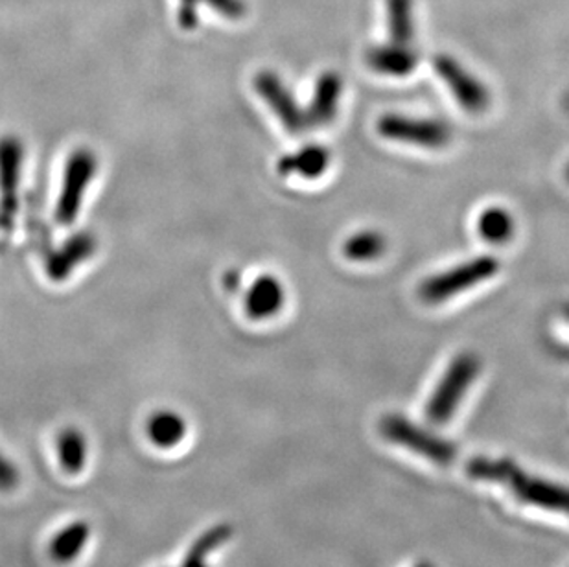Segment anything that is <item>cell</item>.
<instances>
[{
  "label": "cell",
  "instance_id": "5bb4252c",
  "mask_svg": "<svg viewBox=\"0 0 569 567\" xmlns=\"http://www.w3.org/2000/svg\"><path fill=\"white\" fill-rule=\"evenodd\" d=\"M330 165V151L325 146L308 145L297 153L284 156L279 161L280 176H299L302 179H317Z\"/></svg>",
  "mask_w": 569,
  "mask_h": 567
},
{
  "label": "cell",
  "instance_id": "ba28073f",
  "mask_svg": "<svg viewBox=\"0 0 569 567\" xmlns=\"http://www.w3.org/2000/svg\"><path fill=\"white\" fill-rule=\"evenodd\" d=\"M254 91L263 102L268 103V108L277 115L280 123L290 133H301L308 128L307 113L299 108V103L286 87L284 81L280 80L279 74H274L271 70L258 72L254 78Z\"/></svg>",
  "mask_w": 569,
  "mask_h": 567
},
{
  "label": "cell",
  "instance_id": "ac0fdd59",
  "mask_svg": "<svg viewBox=\"0 0 569 567\" xmlns=\"http://www.w3.org/2000/svg\"><path fill=\"white\" fill-rule=\"evenodd\" d=\"M231 536L232 527L227 524L214 525L209 530H204L203 535L199 536L198 540L190 546L181 567H209L207 558L210 553L220 549Z\"/></svg>",
  "mask_w": 569,
  "mask_h": 567
},
{
  "label": "cell",
  "instance_id": "e0dca14e",
  "mask_svg": "<svg viewBox=\"0 0 569 567\" xmlns=\"http://www.w3.org/2000/svg\"><path fill=\"white\" fill-rule=\"evenodd\" d=\"M58 455L64 471H69L70 476L80 474L89 457L86 435L78 428H64L58 437Z\"/></svg>",
  "mask_w": 569,
  "mask_h": 567
},
{
  "label": "cell",
  "instance_id": "44dd1931",
  "mask_svg": "<svg viewBox=\"0 0 569 567\" xmlns=\"http://www.w3.org/2000/svg\"><path fill=\"white\" fill-rule=\"evenodd\" d=\"M387 249L386 236L377 230H360L345 241V257L355 262H372L380 258Z\"/></svg>",
  "mask_w": 569,
  "mask_h": 567
},
{
  "label": "cell",
  "instance_id": "7a4b0ae2",
  "mask_svg": "<svg viewBox=\"0 0 569 567\" xmlns=\"http://www.w3.org/2000/svg\"><path fill=\"white\" fill-rule=\"evenodd\" d=\"M481 361L472 352H462L446 369L439 386L426 406V415L433 424H446L456 415L462 398L478 378Z\"/></svg>",
  "mask_w": 569,
  "mask_h": 567
},
{
  "label": "cell",
  "instance_id": "ffe728a7",
  "mask_svg": "<svg viewBox=\"0 0 569 567\" xmlns=\"http://www.w3.org/2000/svg\"><path fill=\"white\" fill-rule=\"evenodd\" d=\"M478 232L485 241L500 246L515 235V218L501 207H490L478 218Z\"/></svg>",
  "mask_w": 569,
  "mask_h": 567
},
{
  "label": "cell",
  "instance_id": "8992f818",
  "mask_svg": "<svg viewBox=\"0 0 569 567\" xmlns=\"http://www.w3.org/2000/svg\"><path fill=\"white\" fill-rule=\"evenodd\" d=\"M24 146L16 135L0 137V229L10 230L19 210Z\"/></svg>",
  "mask_w": 569,
  "mask_h": 567
},
{
  "label": "cell",
  "instance_id": "8fae6325",
  "mask_svg": "<svg viewBox=\"0 0 569 567\" xmlns=\"http://www.w3.org/2000/svg\"><path fill=\"white\" fill-rule=\"evenodd\" d=\"M343 94V80L338 72H322L316 83L312 102L308 106L307 126L308 128H322L332 122L338 115L339 102Z\"/></svg>",
  "mask_w": 569,
  "mask_h": 567
},
{
  "label": "cell",
  "instance_id": "603a6c76",
  "mask_svg": "<svg viewBox=\"0 0 569 567\" xmlns=\"http://www.w3.org/2000/svg\"><path fill=\"white\" fill-rule=\"evenodd\" d=\"M21 481L19 468L0 451V493H11Z\"/></svg>",
  "mask_w": 569,
  "mask_h": 567
},
{
  "label": "cell",
  "instance_id": "277c9868",
  "mask_svg": "<svg viewBox=\"0 0 569 567\" xmlns=\"http://www.w3.org/2000/svg\"><path fill=\"white\" fill-rule=\"evenodd\" d=\"M500 271V262L495 257H478L448 269L445 273L433 275L420 284L419 297L428 305H441L456 295L487 282Z\"/></svg>",
  "mask_w": 569,
  "mask_h": 567
},
{
  "label": "cell",
  "instance_id": "cb8c5ba5",
  "mask_svg": "<svg viewBox=\"0 0 569 567\" xmlns=\"http://www.w3.org/2000/svg\"><path fill=\"white\" fill-rule=\"evenodd\" d=\"M238 286H240V275H238V271H229L226 275V288L237 291Z\"/></svg>",
  "mask_w": 569,
  "mask_h": 567
},
{
  "label": "cell",
  "instance_id": "9a60e30c",
  "mask_svg": "<svg viewBox=\"0 0 569 567\" xmlns=\"http://www.w3.org/2000/svg\"><path fill=\"white\" fill-rule=\"evenodd\" d=\"M187 420L178 411L161 409L148 420V437L159 450H172L187 437Z\"/></svg>",
  "mask_w": 569,
  "mask_h": 567
},
{
  "label": "cell",
  "instance_id": "2e32d148",
  "mask_svg": "<svg viewBox=\"0 0 569 567\" xmlns=\"http://www.w3.org/2000/svg\"><path fill=\"white\" fill-rule=\"evenodd\" d=\"M91 538V525L87 521H72L50 541V557L58 564L74 563Z\"/></svg>",
  "mask_w": 569,
  "mask_h": 567
},
{
  "label": "cell",
  "instance_id": "7c38bea8",
  "mask_svg": "<svg viewBox=\"0 0 569 567\" xmlns=\"http://www.w3.org/2000/svg\"><path fill=\"white\" fill-rule=\"evenodd\" d=\"M284 300V286L280 284V280L273 275H262L248 289L243 308H246L249 319L266 321V319L279 316Z\"/></svg>",
  "mask_w": 569,
  "mask_h": 567
},
{
  "label": "cell",
  "instance_id": "7402d4cb",
  "mask_svg": "<svg viewBox=\"0 0 569 567\" xmlns=\"http://www.w3.org/2000/svg\"><path fill=\"white\" fill-rule=\"evenodd\" d=\"M209 4L212 10L220 11L227 19H240L246 13L243 0H181L179 8V22L187 30L198 24V4Z\"/></svg>",
  "mask_w": 569,
  "mask_h": 567
},
{
  "label": "cell",
  "instance_id": "d4e9b609",
  "mask_svg": "<svg viewBox=\"0 0 569 567\" xmlns=\"http://www.w3.org/2000/svg\"><path fill=\"white\" fill-rule=\"evenodd\" d=\"M566 317H568V319H569V305L566 306Z\"/></svg>",
  "mask_w": 569,
  "mask_h": 567
},
{
  "label": "cell",
  "instance_id": "d6986e66",
  "mask_svg": "<svg viewBox=\"0 0 569 567\" xmlns=\"http://www.w3.org/2000/svg\"><path fill=\"white\" fill-rule=\"evenodd\" d=\"M387 24L392 43H413V0H387Z\"/></svg>",
  "mask_w": 569,
  "mask_h": 567
},
{
  "label": "cell",
  "instance_id": "5b68a950",
  "mask_svg": "<svg viewBox=\"0 0 569 567\" xmlns=\"http://www.w3.org/2000/svg\"><path fill=\"white\" fill-rule=\"evenodd\" d=\"M377 128L383 139L430 148V150L445 148L451 140L450 126L442 120H436V118L383 115L378 120Z\"/></svg>",
  "mask_w": 569,
  "mask_h": 567
},
{
  "label": "cell",
  "instance_id": "52a82bcc",
  "mask_svg": "<svg viewBox=\"0 0 569 567\" xmlns=\"http://www.w3.org/2000/svg\"><path fill=\"white\" fill-rule=\"evenodd\" d=\"M433 69L450 89L451 97L465 111L472 115L483 113L490 106V92L485 83L468 72L456 58L451 56H436Z\"/></svg>",
  "mask_w": 569,
  "mask_h": 567
},
{
  "label": "cell",
  "instance_id": "6da1fadb",
  "mask_svg": "<svg viewBox=\"0 0 569 567\" xmlns=\"http://www.w3.org/2000/svg\"><path fill=\"white\" fill-rule=\"evenodd\" d=\"M472 476L487 481H500L509 485L510 493L520 499L521 504L535 505L538 509L569 516V490L553 483L540 481L518 470L515 465L498 460H479L472 466Z\"/></svg>",
  "mask_w": 569,
  "mask_h": 567
},
{
  "label": "cell",
  "instance_id": "30bf717a",
  "mask_svg": "<svg viewBox=\"0 0 569 567\" xmlns=\"http://www.w3.org/2000/svg\"><path fill=\"white\" fill-rule=\"evenodd\" d=\"M98 241L91 232H76L63 246L50 252L44 260V271L52 282L60 284L74 273L81 263L89 262L97 255Z\"/></svg>",
  "mask_w": 569,
  "mask_h": 567
},
{
  "label": "cell",
  "instance_id": "4fadbf2b",
  "mask_svg": "<svg viewBox=\"0 0 569 567\" xmlns=\"http://www.w3.org/2000/svg\"><path fill=\"white\" fill-rule=\"evenodd\" d=\"M367 64L375 72L391 78H406L411 74L419 64V54L415 52L411 44L389 43L375 44L367 50Z\"/></svg>",
  "mask_w": 569,
  "mask_h": 567
},
{
  "label": "cell",
  "instance_id": "3957f363",
  "mask_svg": "<svg viewBox=\"0 0 569 567\" xmlns=\"http://www.w3.org/2000/svg\"><path fill=\"white\" fill-rule=\"evenodd\" d=\"M98 173V157L91 148L72 151L63 168L60 198L56 203V220L61 227L74 226L81 212L87 190Z\"/></svg>",
  "mask_w": 569,
  "mask_h": 567
},
{
  "label": "cell",
  "instance_id": "9c48e42d",
  "mask_svg": "<svg viewBox=\"0 0 569 567\" xmlns=\"http://www.w3.org/2000/svg\"><path fill=\"white\" fill-rule=\"evenodd\" d=\"M381 431L387 439L392 442L415 451V454L425 455L430 460H436L439 465L446 462L451 455L450 446H446L441 439L428 434L425 429L417 428L415 424L409 422L402 417H387L381 422Z\"/></svg>",
  "mask_w": 569,
  "mask_h": 567
},
{
  "label": "cell",
  "instance_id": "484cf974",
  "mask_svg": "<svg viewBox=\"0 0 569 567\" xmlns=\"http://www.w3.org/2000/svg\"><path fill=\"white\" fill-rule=\"evenodd\" d=\"M566 177H568V181H569V167H568V170H566Z\"/></svg>",
  "mask_w": 569,
  "mask_h": 567
}]
</instances>
